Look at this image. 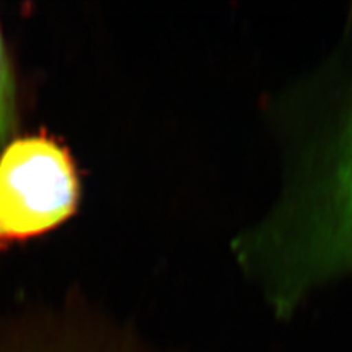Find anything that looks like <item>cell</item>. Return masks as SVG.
<instances>
[{"label": "cell", "mask_w": 352, "mask_h": 352, "mask_svg": "<svg viewBox=\"0 0 352 352\" xmlns=\"http://www.w3.org/2000/svg\"><path fill=\"white\" fill-rule=\"evenodd\" d=\"M339 116L304 154L280 206L236 250L279 314L352 273V84Z\"/></svg>", "instance_id": "6da1fadb"}, {"label": "cell", "mask_w": 352, "mask_h": 352, "mask_svg": "<svg viewBox=\"0 0 352 352\" xmlns=\"http://www.w3.org/2000/svg\"><path fill=\"white\" fill-rule=\"evenodd\" d=\"M69 150L46 132L10 140L0 153V248L50 232L80 203Z\"/></svg>", "instance_id": "7a4b0ae2"}, {"label": "cell", "mask_w": 352, "mask_h": 352, "mask_svg": "<svg viewBox=\"0 0 352 352\" xmlns=\"http://www.w3.org/2000/svg\"><path fill=\"white\" fill-rule=\"evenodd\" d=\"M0 352H176L153 344L137 329L71 298L0 323Z\"/></svg>", "instance_id": "3957f363"}, {"label": "cell", "mask_w": 352, "mask_h": 352, "mask_svg": "<svg viewBox=\"0 0 352 352\" xmlns=\"http://www.w3.org/2000/svg\"><path fill=\"white\" fill-rule=\"evenodd\" d=\"M16 87L6 43L0 28V153L15 137L18 122Z\"/></svg>", "instance_id": "277c9868"}]
</instances>
